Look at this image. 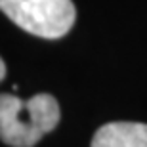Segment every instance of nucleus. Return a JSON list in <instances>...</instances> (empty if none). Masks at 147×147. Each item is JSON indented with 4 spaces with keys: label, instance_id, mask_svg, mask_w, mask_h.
<instances>
[{
    "label": "nucleus",
    "instance_id": "nucleus-1",
    "mask_svg": "<svg viewBox=\"0 0 147 147\" xmlns=\"http://www.w3.org/2000/svg\"><path fill=\"white\" fill-rule=\"evenodd\" d=\"M61 109L52 94L21 99L0 94V140L11 147H34L59 124Z\"/></svg>",
    "mask_w": 147,
    "mask_h": 147
},
{
    "label": "nucleus",
    "instance_id": "nucleus-2",
    "mask_svg": "<svg viewBox=\"0 0 147 147\" xmlns=\"http://www.w3.org/2000/svg\"><path fill=\"white\" fill-rule=\"evenodd\" d=\"M0 11L29 34L50 40L65 36L76 21L73 0H0Z\"/></svg>",
    "mask_w": 147,
    "mask_h": 147
},
{
    "label": "nucleus",
    "instance_id": "nucleus-3",
    "mask_svg": "<svg viewBox=\"0 0 147 147\" xmlns=\"http://www.w3.org/2000/svg\"><path fill=\"white\" fill-rule=\"evenodd\" d=\"M90 147H147V124L143 122H107L94 134Z\"/></svg>",
    "mask_w": 147,
    "mask_h": 147
},
{
    "label": "nucleus",
    "instance_id": "nucleus-4",
    "mask_svg": "<svg viewBox=\"0 0 147 147\" xmlns=\"http://www.w3.org/2000/svg\"><path fill=\"white\" fill-rule=\"evenodd\" d=\"M4 76H6V63H4V59L0 57V82L4 80Z\"/></svg>",
    "mask_w": 147,
    "mask_h": 147
}]
</instances>
